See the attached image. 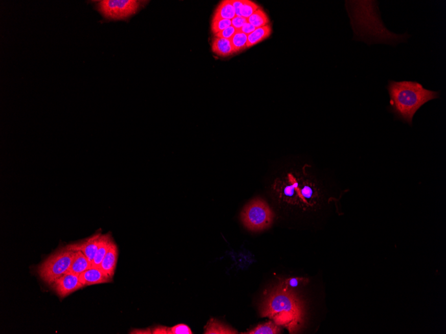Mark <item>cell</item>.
<instances>
[{
    "instance_id": "cell-18",
    "label": "cell",
    "mask_w": 446,
    "mask_h": 334,
    "mask_svg": "<svg viewBox=\"0 0 446 334\" xmlns=\"http://www.w3.org/2000/svg\"><path fill=\"white\" fill-rule=\"evenodd\" d=\"M247 21L256 28L263 27L270 24V20L263 8L260 7L250 17L247 19Z\"/></svg>"
},
{
    "instance_id": "cell-25",
    "label": "cell",
    "mask_w": 446,
    "mask_h": 334,
    "mask_svg": "<svg viewBox=\"0 0 446 334\" xmlns=\"http://www.w3.org/2000/svg\"><path fill=\"white\" fill-rule=\"evenodd\" d=\"M236 32H237V30L233 26H231L230 27L227 28V29L223 30L221 32L215 35V36L216 38L227 39V40H231L234 35L235 34Z\"/></svg>"
},
{
    "instance_id": "cell-10",
    "label": "cell",
    "mask_w": 446,
    "mask_h": 334,
    "mask_svg": "<svg viewBox=\"0 0 446 334\" xmlns=\"http://www.w3.org/2000/svg\"><path fill=\"white\" fill-rule=\"evenodd\" d=\"M114 240L111 236L110 233L104 235L102 234L101 237H100L99 247H98L97 252H96L93 263H92V266L100 267V264L103 260L105 255L108 252Z\"/></svg>"
},
{
    "instance_id": "cell-24",
    "label": "cell",
    "mask_w": 446,
    "mask_h": 334,
    "mask_svg": "<svg viewBox=\"0 0 446 334\" xmlns=\"http://www.w3.org/2000/svg\"><path fill=\"white\" fill-rule=\"evenodd\" d=\"M192 331L187 325L179 324L170 327V334H192Z\"/></svg>"
},
{
    "instance_id": "cell-14",
    "label": "cell",
    "mask_w": 446,
    "mask_h": 334,
    "mask_svg": "<svg viewBox=\"0 0 446 334\" xmlns=\"http://www.w3.org/2000/svg\"><path fill=\"white\" fill-rule=\"evenodd\" d=\"M212 51L220 57H228L234 54L231 40L215 38L212 43Z\"/></svg>"
},
{
    "instance_id": "cell-21",
    "label": "cell",
    "mask_w": 446,
    "mask_h": 334,
    "mask_svg": "<svg viewBox=\"0 0 446 334\" xmlns=\"http://www.w3.org/2000/svg\"><path fill=\"white\" fill-rule=\"evenodd\" d=\"M259 8L260 6L255 2L250 0H243L240 9V16L248 19Z\"/></svg>"
},
{
    "instance_id": "cell-28",
    "label": "cell",
    "mask_w": 446,
    "mask_h": 334,
    "mask_svg": "<svg viewBox=\"0 0 446 334\" xmlns=\"http://www.w3.org/2000/svg\"><path fill=\"white\" fill-rule=\"evenodd\" d=\"M152 333L154 334H170V327L165 326H157L155 327L152 331Z\"/></svg>"
},
{
    "instance_id": "cell-17",
    "label": "cell",
    "mask_w": 446,
    "mask_h": 334,
    "mask_svg": "<svg viewBox=\"0 0 446 334\" xmlns=\"http://www.w3.org/2000/svg\"><path fill=\"white\" fill-rule=\"evenodd\" d=\"M281 326L273 322H269L264 324L258 325L255 328L243 333L248 334H277L281 333Z\"/></svg>"
},
{
    "instance_id": "cell-19",
    "label": "cell",
    "mask_w": 446,
    "mask_h": 334,
    "mask_svg": "<svg viewBox=\"0 0 446 334\" xmlns=\"http://www.w3.org/2000/svg\"><path fill=\"white\" fill-rule=\"evenodd\" d=\"M231 42L234 54L246 50L247 48V35L240 32V30H237L235 34L231 38Z\"/></svg>"
},
{
    "instance_id": "cell-5",
    "label": "cell",
    "mask_w": 446,
    "mask_h": 334,
    "mask_svg": "<svg viewBox=\"0 0 446 334\" xmlns=\"http://www.w3.org/2000/svg\"><path fill=\"white\" fill-rule=\"evenodd\" d=\"M147 1L137 0H102L96 4V10L110 20L125 19L137 14Z\"/></svg>"
},
{
    "instance_id": "cell-22",
    "label": "cell",
    "mask_w": 446,
    "mask_h": 334,
    "mask_svg": "<svg viewBox=\"0 0 446 334\" xmlns=\"http://www.w3.org/2000/svg\"><path fill=\"white\" fill-rule=\"evenodd\" d=\"M231 20L229 19H212L211 31L213 34H217L223 30L231 26Z\"/></svg>"
},
{
    "instance_id": "cell-8",
    "label": "cell",
    "mask_w": 446,
    "mask_h": 334,
    "mask_svg": "<svg viewBox=\"0 0 446 334\" xmlns=\"http://www.w3.org/2000/svg\"><path fill=\"white\" fill-rule=\"evenodd\" d=\"M80 280L84 285H93L100 283H108L112 281L100 267L92 266L79 276Z\"/></svg>"
},
{
    "instance_id": "cell-9",
    "label": "cell",
    "mask_w": 446,
    "mask_h": 334,
    "mask_svg": "<svg viewBox=\"0 0 446 334\" xmlns=\"http://www.w3.org/2000/svg\"><path fill=\"white\" fill-rule=\"evenodd\" d=\"M119 257V249L115 242L112 244L108 252L104 257L100 268L109 278L113 279Z\"/></svg>"
},
{
    "instance_id": "cell-7",
    "label": "cell",
    "mask_w": 446,
    "mask_h": 334,
    "mask_svg": "<svg viewBox=\"0 0 446 334\" xmlns=\"http://www.w3.org/2000/svg\"><path fill=\"white\" fill-rule=\"evenodd\" d=\"M101 235V232H98L82 242L71 244L69 246L74 251H81L92 264L99 247Z\"/></svg>"
},
{
    "instance_id": "cell-1",
    "label": "cell",
    "mask_w": 446,
    "mask_h": 334,
    "mask_svg": "<svg viewBox=\"0 0 446 334\" xmlns=\"http://www.w3.org/2000/svg\"><path fill=\"white\" fill-rule=\"evenodd\" d=\"M390 95L389 111L395 119L412 126L415 113L431 100L438 99L440 91L430 90L416 81L389 80L386 87Z\"/></svg>"
},
{
    "instance_id": "cell-29",
    "label": "cell",
    "mask_w": 446,
    "mask_h": 334,
    "mask_svg": "<svg viewBox=\"0 0 446 334\" xmlns=\"http://www.w3.org/2000/svg\"><path fill=\"white\" fill-rule=\"evenodd\" d=\"M243 0H232L234 9H235L236 16H240V9L241 7Z\"/></svg>"
},
{
    "instance_id": "cell-12",
    "label": "cell",
    "mask_w": 446,
    "mask_h": 334,
    "mask_svg": "<svg viewBox=\"0 0 446 334\" xmlns=\"http://www.w3.org/2000/svg\"><path fill=\"white\" fill-rule=\"evenodd\" d=\"M236 16L235 9H234L232 0H224L220 2L217 6L215 14L213 17V20L216 19H229L232 20Z\"/></svg>"
},
{
    "instance_id": "cell-6",
    "label": "cell",
    "mask_w": 446,
    "mask_h": 334,
    "mask_svg": "<svg viewBox=\"0 0 446 334\" xmlns=\"http://www.w3.org/2000/svg\"><path fill=\"white\" fill-rule=\"evenodd\" d=\"M51 285L54 292L62 298L84 287L80 280L79 276L70 272L56 279Z\"/></svg>"
},
{
    "instance_id": "cell-11",
    "label": "cell",
    "mask_w": 446,
    "mask_h": 334,
    "mask_svg": "<svg viewBox=\"0 0 446 334\" xmlns=\"http://www.w3.org/2000/svg\"><path fill=\"white\" fill-rule=\"evenodd\" d=\"M92 267V264L81 251H75L73 260L69 268V272L80 276L85 271Z\"/></svg>"
},
{
    "instance_id": "cell-2",
    "label": "cell",
    "mask_w": 446,
    "mask_h": 334,
    "mask_svg": "<svg viewBox=\"0 0 446 334\" xmlns=\"http://www.w3.org/2000/svg\"><path fill=\"white\" fill-rule=\"evenodd\" d=\"M262 317L271 319L291 333L297 330L303 321V309L298 299L281 283L264 299L261 309Z\"/></svg>"
},
{
    "instance_id": "cell-20",
    "label": "cell",
    "mask_w": 446,
    "mask_h": 334,
    "mask_svg": "<svg viewBox=\"0 0 446 334\" xmlns=\"http://www.w3.org/2000/svg\"><path fill=\"white\" fill-rule=\"evenodd\" d=\"M299 183L293 179L292 184L285 185L283 187V196L289 202L295 203V200L299 198Z\"/></svg>"
},
{
    "instance_id": "cell-23",
    "label": "cell",
    "mask_w": 446,
    "mask_h": 334,
    "mask_svg": "<svg viewBox=\"0 0 446 334\" xmlns=\"http://www.w3.org/2000/svg\"><path fill=\"white\" fill-rule=\"evenodd\" d=\"M305 281H307V279L292 278L286 279L281 283L286 289L292 291L293 289H295V288L300 287L301 285H303Z\"/></svg>"
},
{
    "instance_id": "cell-27",
    "label": "cell",
    "mask_w": 446,
    "mask_h": 334,
    "mask_svg": "<svg viewBox=\"0 0 446 334\" xmlns=\"http://www.w3.org/2000/svg\"><path fill=\"white\" fill-rule=\"evenodd\" d=\"M256 28L255 26H253L252 24L249 23L248 21L244 24V26H242L241 28H240V31L244 33V34L248 35L251 34V33L255 31Z\"/></svg>"
},
{
    "instance_id": "cell-26",
    "label": "cell",
    "mask_w": 446,
    "mask_h": 334,
    "mask_svg": "<svg viewBox=\"0 0 446 334\" xmlns=\"http://www.w3.org/2000/svg\"><path fill=\"white\" fill-rule=\"evenodd\" d=\"M246 22H247V19L244 18V17L241 16H235L231 20V26H233L236 30H239Z\"/></svg>"
},
{
    "instance_id": "cell-13",
    "label": "cell",
    "mask_w": 446,
    "mask_h": 334,
    "mask_svg": "<svg viewBox=\"0 0 446 334\" xmlns=\"http://www.w3.org/2000/svg\"><path fill=\"white\" fill-rule=\"evenodd\" d=\"M272 33L270 24L256 28L254 32L247 36V47H251L261 42L271 36Z\"/></svg>"
},
{
    "instance_id": "cell-16",
    "label": "cell",
    "mask_w": 446,
    "mask_h": 334,
    "mask_svg": "<svg viewBox=\"0 0 446 334\" xmlns=\"http://www.w3.org/2000/svg\"><path fill=\"white\" fill-rule=\"evenodd\" d=\"M237 331L231 327L222 323L218 322L215 319H211L205 326V333L207 334H232L237 333Z\"/></svg>"
},
{
    "instance_id": "cell-15",
    "label": "cell",
    "mask_w": 446,
    "mask_h": 334,
    "mask_svg": "<svg viewBox=\"0 0 446 334\" xmlns=\"http://www.w3.org/2000/svg\"><path fill=\"white\" fill-rule=\"evenodd\" d=\"M317 191L314 185L311 182H305L302 186L299 187V198H300L303 204L307 206H313L315 204L316 198Z\"/></svg>"
},
{
    "instance_id": "cell-4",
    "label": "cell",
    "mask_w": 446,
    "mask_h": 334,
    "mask_svg": "<svg viewBox=\"0 0 446 334\" xmlns=\"http://www.w3.org/2000/svg\"><path fill=\"white\" fill-rule=\"evenodd\" d=\"M273 213L264 201L256 199L251 201L241 212V220L248 230L253 231L264 230L272 224Z\"/></svg>"
},
{
    "instance_id": "cell-3",
    "label": "cell",
    "mask_w": 446,
    "mask_h": 334,
    "mask_svg": "<svg viewBox=\"0 0 446 334\" xmlns=\"http://www.w3.org/2000/svg\"><path fill=\"white\" fill-rule=\"evenodd\" d=\"M75 251L69 246L61 248L48 256L38 267L40 278L48 285L69 272Z\"/></svg>"
}]
</instances>
